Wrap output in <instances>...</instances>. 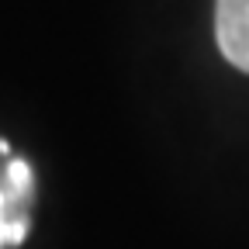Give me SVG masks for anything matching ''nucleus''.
<instances>
[{"mask_svg": "<svg viewBox=\"0 0 249 249\" xmlns=\"http://www.w3.org/2000/svg\"><path fill=\"white\" fill-rule=\"evenodd\" d=\"M214 35L222 55L249 73V0H214Z\"/></svg>", "mask_w": 249, "mask_h": 249, "instance_id": "f257e3e1", "label": "nucleus"}, {"mask_svg": "<svg viewBox=\"0 0 249 249\" xmlns=\"http://www.w3.org/2000/svg\"><path fill=\"white\" fill-rule=\"evenodd\" d=\"M7 204H11V194L0 191V246L4 242H21L24 239V222H7Z\"/></svg>", "mask_w": 249, "mask_h": 249, "instance_id": "7ed1b4c3", "label": "nucleus"}, {"mask_svg": "<svg viewBox=\"0 0 249 249\" xmlns=\"http://www.w3.org/2000/svg\"><path fill=\"white\" fill-rule=\"evenodd\" d=\"M7 180H11V201L14 197L18 201H28V194H31V170H28L24 160H14L7 166Z\"/></svg>", "mask_w": 249, "mask_h": 249, "instance_id": "f03ea898", "label": "nucleus"}]
</instances>
